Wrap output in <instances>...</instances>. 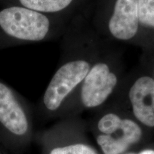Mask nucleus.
I'll use <instances>...</instances> for the list:
<instances>
[{
  "mask_svg": "<svg viewBox=\"0 0 154 154\" xmlns=\"http://www.w3.org/2000/svg\"><path fill=\"white\" fill-rule=\"evenodd\" d=\"M63 21L18 4L5 5L0 8V50L52 39L62 32Z\"/></svg>",
  "mask_w": 154,
  "mask_h": 154,
  "instance_id": "nucleus-1",
  "label": "nucleus"
},
{
  "mask_svg": "<svg viewBox=\"0 0 154 154\" xmlns=\"http://www.w3.org/2000/svg\"><path fill=\"white\" fill-rule=\"evenodd\" d=\"M94 59L88 57H69L58 67L43 96V103L49 111H57L76 87L80 86Z\"/></svg>",
  "mask_w": 154,
  "mask_h": 154,
  "instance_id": "nucleus-2",
  "label": "nucleus"
},
{
  "mask_svg": "<svg viewBox=\"0 0 154 154\" xmlns=\"http://www.w3.org/2000/svg\"><path fill=\"white\" fill-rule=\"evenodd\" d=\"M121 79L118 65L112 58L94 59L88 74L80 85V97L86 108H95L106 101Z\"/></svg>",
  "mask_w": 154,
  "mask_h": 154,
  "instance_id": "nucleus-3",
  "label": "nucleus"
},
{
  "mask_svg": "<svg viewBox=\"0 0 154 154\" xmlns=\"http://www.w3.org/2000/svg\"><path fill=\"white\" fill-rule=\"evenodd\" d=\"M109 36L121 42H132L140 32L138 0H116L106 22Z\"/></svg>",
  "mask_w": 154,
  "mask_h": 154,
  "instance_id": "nucleus-4",
  "label": "nucleus"
},
{
  "mask_svg": "<svg viewBox=\"0 0 154 154\" xmlns=\"http://www.w3.org/2000/svg\"><path fill=\"white\" fill-rule=\"evenodd\" d=\"M0 124L17 136L29 129V119L16 92L0 79Z\"/></svg>",
  "mask_w": 154,
  "mask_h": 154,
  "instance_id": "nucleus-5",
  "label": "nucleus"
},
{
  "mask_svg": "<svg viewBox=\"0 0 154 154\" xmlns=\"http://www.w3.org/2000/svg\"><path fill=\"white\" fill-rule=\"evenodd\" d=\"M154 79L149 76H139L131 85L128 99L134 116L140 123L149 127H154L153 97Z\"/></svg>",
  "mask_w": 154,
  "mask_h": 154,
  "instance_id": "nucleus-6",
  "label": "nucleus"
},
{
  "mask_svg": "<svg viewBox=\"0 0 154 154\" xmlns=\"http://www.w3.org/2000/svg\"><path fill=\"white\" fill-rule=\"evenodd\" d=\"M121 128L122 133L119 138L105 134L97 137V143L104 154L122 153L128 146L138 141L142 136L140 127L131 119H123Z\"/></svg>",
  "mask_w": 154,
  "mask_h": 154,
  "instance_id": "nucleus-7",
  "label": "nucleus"
},
{
  "mask_svg": "<svg viewBox=\"0 0 154 154\" xmlns=\"http://www.w3.org/2000/svg\"><path fill=\"white\" fill-rule=\"evenodd\" d=\"M18 5L45 14L59 17V14L70 7L74 0H17Z\"/></svg>",
  "mask_w": 154,
  "mask_h": 154,
  "instance_id": "nucleus-8",
  "label": "nucleus"
},
{
  "mask_svg": "<svg viewBox=\"0 0 154 154\" xmlns=\"http://www.w3.org/2000/svg\"><path fill=\"white\" fill-rule=\"evenodd\" d=\"M140 27L154 29V0H138Z\"/></svg>",
  "mask_w": 154,
  "mask_h": 154,
  "instance_id": "nucleus-9",
  "label": "nucleus"
},
{
  "mask_svg": "<svg viewBox=\"0 0 154 154\" xmlns=\"http://www.w3.org/2000/svg\"><path fill=\"white\" fill-rule=\"evenodd\" d=\"M122 119L116 113H106L98 122V128L103 134L111 135L121 128Z\"/></svg>",
  "mask_w": 154,
  "mask_h": 154,
  "instance_id": "nucleus-10",
  "label": "nucleus"
},
{
  "mask_svg": "<svg viewBox=\"0 0 154 154\" xmlns=\"http://www.w3.org/2000/svg\"><path fill=\"white\" fill-rule=\"evenodd\" d=\"M50 154H97L90 146L84 144H74L61 148H56Z\"/></svg>",
  "mask_w": 154,
  "mask_h": 154,
  "instance_id": "nucleus-11",
  "label": "nucleus"
},
{
  "mask_svg": "<svg viewBox=\"0 0 154 154\" xmlns=\"http://www.w3.org/2000/svg\"><path fill=\"white\" fill-rule=\"evenodd\" d=\"M130 154H134V153H130ZM138 154H154V151L153 150H145V151H143L140 152Z\"/></svg>",
  "mask_w": 154,
  "mask_h": 154,
  "instance_id": "nucleus-12",
  "label": "nucleus"
},
{
  "mask_svg": "<svg viewBox=\"0 0 154 154\" xmlns=\"http://www.w3.org/2000/svg\"><path fill=\"white\" fill-rule=\"evenodd\" d=\"M153 110L154 111V91H153Z\"/></svg>",
  "mask_w": 154,
  "mask_h": 154,
  "instance_id": "nucleus-13",
  "label": "nucleus"
}]
</instances>
